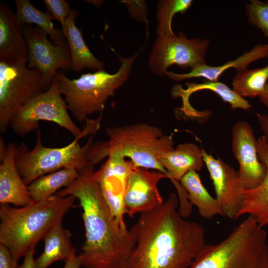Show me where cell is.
Returning <instances> with one entry per match:
<instances>
[{
  "label": "cell",
  "instance_id": "obj_1",
  "mask_svg": "<svg viewBox=\"0 0 268 268\" xmlns=\"http://www.w3.org/2000/svg\"><path fill=\"white\" fill-rule=\"evenodd\" d=\"M177 195L140 215L136 244L127 268H189L206 245L203 227L180 214Z\"/></svg>",
  "mask_w": 268,
  "mask_h": 268
},
{
  "label": "cell",
  "instance_id": "obj_2",
  "mask_svg": "<svg viewBox=\"0 0 268 268\" xmlns=\"http://www.w3.org/2000/svg\"><path fill=\"white\" fill-rule=\"evenodd\" d=\"M93 167L55 195L77 199L82 209L85 241L78 255L85 268H127L136 244L134 228L123 230L106 203Z\"/></svg>",
  "mask_w": 268,
  "mask_h": 268
},
{
  "label": "cell",
  "instance_id": "obj_3",
  "mask_svg": "<svg viewBox=\"0 0 268 268\" xmlns=\"http://www.w3.org/2000/svg\"><path fill=\"white\" fill-rule=\"evenodd\" d=\"M75 198L55 195L41 201L21 207L0 206V244L6 247L18 261L30 251L57 224L62 222L74 206Z\"/></svg>",
  "mask_w": 268,
  "mask_h": 268
},
{
  "label": "cell",
  "instance_id": "obj_4",
  "mask_svg": "<svg viewBox=\"0 0 268 268\" xmlns=\"http://www.w3.org/2000/svg\"><path fill=\"white\" fill-rule=\"evenodd\" d=\"M36 131V141L32 149L29 150L26 145L21 144L16 149V167L27 186L42 176L63 169L79 171L93 167L108 157V141H94L95 133L82 146L79 140L86 136L84 135L64 146L48 147L42 143L40 129Z\"/></svg>",
  "mask_w": 268,
  "mask_h": 268
},
{
  "label": "cell",
  "instance_id": "obj_5",
  "mask_svg": "<svg viewBox=\"0 0 268 268\" xmlns=\"http://www.w3.org/2000/svg\"><path fill=\"white\" fill-rule=\"evenodd\" d=\"M189 268H268L267 233L248 215L223 240L205 245Z\"/></svg>",
  "mask_w": 268,
  "mask_h": 268
},
{
  "label": "cell",
  "instance_id": "obj_6",
  "mask_svg": "<svg viewBox=\"0 0 268 268\" xmlns=\"http://www.w3.org/2000/svg\"><path fill=\"white\" fill-rule=\"evenodd\" d=\"M138 54L129 58L117 54L121 65L112 74L102 70L81 74L78 78L70 79L63 69L57 72L55 76L60 91L74 119L83 122L92 114L102 113L108 100L129 78Z\"/></svg>",
  "mask_w": 268,
  "mask_h": 268
},
{
  "label": "cell",
  "instance_id": "obj_7",
  "mask_svg": "<svg viewBox=\"0 0 268 268\" xmlns=\"http://www.w3.org/2000/svg\"><path fill=\"white\" fill-rule=\"evenodd\" d=\"M106 132L109 154L128 157L135 168L155 169L167 175L159 159L162 153L174 148V141L161 129L137 123L108 128Z\"/></svg>",
  "mask_w": 268,
  "mask_h": 268
},
{
  "label": "cell",
  "instance_id": "obj_8",
  "mask_svg": "<svg viewBox=\"0 0 268 268\" xmlns=\"http://www.w3.org/2000/svg\"><path fill=\"white\" fill-rule=\"evenodd\" d=\"M67 103L59 90L55 76L50 88L29 100L13 114L9 123L13 132L24 136L36 131L40 121L55 123L68 131L75 138L96 133L100 125L94 120H88L81 130L73 122L68 112Z\"/></svg>",
  "mask_w": 268,
  "mask_h": 268
},
{
  "label": "cell",
  "instance_id": "obj_9",
  "mask_svg": "<svg viewBox=\"0 0 268 268\" xmlns=\"http://www.w3.org/2000/svg\"><path fill=\"white\" fill-rule=\"evenodd\" d=\"M23 64L0 62V132L5 133L15 112L45 92L42 75Z\"/></svg>",
  "mask_w": 268,
  "mask_h": 268
},
{
  "label": "cell",
  "instance_id": "obj_10",
  "mask_svg": "<svg viewBox=\"0 0 268 268\" xmlns=\"http://www.w3.org/2000/svg\"><path fill=\"white\" fill-rule=\"evenodd\" d=\"M210 42L207 39L188 38L182 32L157 37L148 63L152 73L165 76L169 67L176 65L191 69L205 63V57Z\"/></svg>",
  "mask_w": 268,
  "mask_h": 268
},
{
  "label": "cell",
  "instance_id": "obj_11",
  "mask_svg": "<svg viewBox=\"0 0 268 268\" xmlns=\"http://www.w3.org/2000/svg\"><path fill=\"white\" fill-rule=\"evenodd\" d=\"M21 30L28 48L27 67L40 71L46 91L59 69H72L70 53L53 44L48 40V35L37 26L23 25Z\"/></svg>",
  "mask_w": 268,
  "mask_h": 268
},
{
  "label": "cell",
  "instance_id": "obj_12",
  "mask_svg": "<svg viewBox=\"0 0 268 268\" xmlns=\"http://www.w3.org/2000/svg\"><path fill=\"white\" fill-rule=\"evenodd\" d=\"M133 163L115 154H109L106 161L94 172L103 196L121 228L128 230L124 221V198Z\"/></svg>",
  "mask_w": 268,
  "mask_h": 268
},
{
  "label": "cell",
  "instance_id": "obj_13",
  "mask_svg": "<svg viewBox=\"0 0 268 268\" xmlns=\"http://www.w3.org/2000/svg\"><path fill=\"white\" fill-rule=\"evenodd\" d=\"M231 134L232 151L239 164L238 172L243 188H254L261 184L266 172L259 157L254 130L247 122L239 121L233 126Z\"/></svg>",
  "mask_w": 268,
  "mask_h": 268
},
{
  "label": "cell",
  "instance_id": "obj_14",
  "mask_svg": "<svg viewBox=\"0 0 268 268\" xmlns=\"http://www.w3.org/2000/svg\"><path fill=\"white\" fill-rule=\"evenodd\" d=\"M204 164L212 181L224 216L230 219L239 218L243 202V189L238 172L218 156L214 157L201 148Z\"/></svg>",
  "mask_w": 268,
  "mask_h": 268
},
{
  "label": "cell",
  "instance_id": "obj_15",
  "mask_svg": "<svg viewBox=\"0 0 268 268\" xmlns=\"http://www.w3.org/2000/svg\"><path fill=\"white\" fill-rule=\"evenodd\" d=\"M164 178L168 176L161 171L134 167L124 198L125 214L132 218L136 213L149 211L161 204L164 201L157 184Z\"/></svg>",
  "mask_w": 268,
  "mask_h": 268
},
{
  "label": "cell",
  "instance_id": "obj_16",
  "mask_svg": "<svg viewBox=\"0 0 268 268\" xmlns=\"http://www.w3.org/2000/svg\"><path fill=\"white\" fill-rule=\"evenodd\" d=\"M28 48L15 13L8 4L0 2V62L23 64L28 62Z\"/></svg>",
  "mask_w": 268,
  "mask_h": 268
},
{
  "label": "cell",
  "instance_id": "obj_17",
  "mask_svg": "<svg viewBox=\"0 0 268 268\" xmlns=\"http://www.w3.org/2000/svg\"><path fill=\"white\" fill-rule=\"evenodd\" d=\"M16 147L14 143L9 142L5 154L0 159V203L21 207L33 202L27 186L16 167Z\"/></svg>",
  "mask_w": 268,
  "mask_h": 268
},
{
  "label": "cell",
  "instance_id": "obj_18",
  "mask_svg": "<svg viewBox=\"0 0 268 268\" xmlns=\"http://www.w3.org/2000/svg\"><path fill=\"white\" fill-rule=\"evenodd\" d=\"M268 58V44H258L250 51L235 60L230 61L218 66H211L206 63L197 66L186 73H176L167 71L165 76L170 79L180 81L192 78H204L211 81H219L218 79L226 70L234 68L237 71L247 69L252 63L258 60Z\"/></svg>",
  "mask_w": 268,
  "mask_h": 268
},
{
  "label": "cell",
  "instance_id": "obj_19",
  "mask_svg": "<svg viewBox=\"0 0 268 268\" xmlns=\"http://www.w3.org/2000/svg\"><path fill=\"white\" fill-rule=\"evenodd\" d=\"M257 148L259 159L266 169V175L257 187L241 190L243 202L239 217L246 214L252 215L263 227L268 224V144L262 135L257 139Z\"/></svg>",
  "mask_w": 268,
  "mask_h": 268
},
{
  "label": "cell",
  "instance_id": "obj_20",
  "mask_svg": "<svg viewBox=\"0 0 268 268\" xmlns=\"http://www.w3.org/2000/svg\"><path fill=\"white\" fill-rule=\"evenodd\" d=\"M186 89H184L180 84L175 85L171 89V95L174 98H182L183 105L180 108L181 110L189 117H196L199 113L191 106L189 98L193 93L200 90H209L216 94L223 101L230 105L232 110H250L252 108L251 104L247 100L219 81L206 80L201 83L186 82Z\"/></svg>",
  "mask_w": 268,
  "mask_h": 268
},
{
  "label": "cell",
  "instance_id": "obj_21",
  "mask_svg": "<svg viewBox=\"0 0 268 268\" xmlns=\"http://www.w3.org/2000/svg\"><path fill=\"white\" fill-rule=\"evenodd\" d=\"M78 11L71 12L62 25V29L67 39L70 56L72 69L80 72L85 68L95 71L105 70L103 62L96 57L88 48L84 41L82 31L75 25Z\"/></svg>",
  "mask_w": 268,
  "mask_h": 268
},
{
  "label": "cell",
  "instance_id": "obj_22",
  "mask_svg": "<svg viewBox=\"0 0 268 268\" xmlns=\"http://www.w3.org/2000/svg\"><path fill=\"white\" fill-rule=\"evenodd\" d=\"M159 160L168 178L178 182L189 171L201 170L204 164L201 148L192 142L179 144L162 153Z\"/></svg>",
  "mask_w": 268,
  "mask_h": 268
},
{
  "label": "cell",
  "instance_id": "obj_23",
  "mask_svg": "<svg viewBox=\"0 0 268 268\" xmlns=\"http://www.w3.org/2000/svg\"><path fill=\"white\" fill-rule=\"evenodd\" d=\"M70 232L65 228L62 222L52 228L43 239L42 253L34 262L35 268H48L58 261L65 262L75 255L76 250L71 241Z\"/></svg>",
  "mask_w": 268,
  "mask_h": 268
},
{
  "label": "cell",
  "instance_id": "obj_24",
  "mask_svg": "<svg viewBox=\"0 0 268 268\" xmlns=\"http://www.w3.org/2000/svg\"><path fill=\"white\" fill-rule=\"evenodd\" d=\"M15 15L19 24H34L49 36L53 43L70 53L68 45L62 29L56 28L52 15L47 11L37 9L28 0H15Z\"/></svg>",
  "mask_w": 268,
  "mask_h": 268
},
{
  "label": "cell",
  "instance_id": "obj_25",
  "mask_svg": "<svg viewBox=\"0 0 268 268\" xmlns=\"http://www.w3.org/2000/svg\"><path fill=\"white\" fill-rule=\"evenodd\" d=\"M180 182L187 193L189 201L197 207L201 216L210 219L215 215L224 216L218 201L205 188L197 171H189Z\"/></svg>",
  "mask_w": 268,
  "mask_h": 268
},
{
  "label": "cell",
  "instance_id": "obj_26",
  "mask_svg": "<svg viewBox=\"0 0 268 268\" xmlns=\"http://www.w3.org/2000/svg\"><path fill=\"white\" fill-rule=\"evenodd\" d=\"M78 174L76 169L65 168L36 179L27 186L32 202L49 199L62 188L71 184Z\"/></svg>",
  "mask_w": 268,
  "mask_h": 268
},
{
  "label": "cell",
  "instance_id": "obj_27",
  "mask_svg": "<svg viewBox=\"0 0 268 268\" xmlns=\"http://www.w3.org/2000/svg\"><path fill=\"white\" fill-rule=\"evenodd\" d=\"M268 82V65L261 68L237 71L232 80V89L240 96L254 98L262 96Z\"/></svg>",
  "mask_w": 268,
  "mask_h": 268
},
{
  "label": "cell",
  "instance_id": "obj_28",
  "mask_svg": "<svg viewBox=\"0 0 268 268\" xmlns=\"http://www.w3.org/2000/svg\"><path fill=\"white\" fill-rule=\"evenodd\" d=\"M192 0H160L157 4V23L156 33L157 37L173 34L172 21L177 13H185L190 8Z\"/></svg>",
  "mask_w": 268,
  "mask_h": 268
},
{
  "label": "cell",
  "instance_id": "obj_29",
  "mask_svg": "<svg viewBox=\"0 0 268 268\" xmlns=\"http://www.w3.org/2000/svg\"><path fill=\"white\" fill-rule=\"evenodd\" d=\"M248 20L268 38V1L251 0L245 6Z\"/></svg>",
  "mask_w": 268,
  "mask_h": 268
},
{
  "label": "cell",
  "instance_id": "obj_30",
  "mask_svg": "<svg viewBox=\"0 0 268 268\" xmlns=\"http://www.w3.org/2000/svg\"><path fill=\"white\" fill-rule=\"evenodd\" d=\"M43 2L53 19L59 21L61 25L65 23L72 10L69 3L65 0H44Z\"/></svg>",
  "mask_w": 268,
  "mask_h": 268
},
{
  "label": "cell",
  "instance_id": "obj_31",
  "mask_svg": "<svg viewBox=\"0 0 268 268\" xmlns=\"http://www.w3.org/2000/svg\"><path fill=\"white\" fill-rule=\"evenodd\" d=\"M121 2L126 5L129 14L133 19L140 22L147 21L148 8L144 0H125Z\"/></svg>",
  "mask_w": 268,
  "mask_h": 268
},
{
  "label": "cell",
  "instance_id": "obj_32",
  "mask_svg": "<svg viewBox=\"0 0 268 268\" xmlns=\"http://www.w3.org/2000/svg\"><path fill=\"white\" fill-rule=\"evenodd\" d=\"M174 184L178 193L179 201V212L181 215L186 218L189 216L192 211V204L189 201L187 193L180 182L171 180Z\"/></svg>",
  "mask_w": 268,
  "mask_h": 268
},
{
  "label": "cell",
  "instance_id": "obj_33",
  "mask_svg": "<svg viewBox=\"0 0 268 268\" xmlns=\"http://www.w3.org/2000/svg\"><path fill=\"white\" fill-rule=\"evenodd\" d=\"M18 261L12 257L8 249L0 244V268H18Z\"/></svg>",
  "mask_w": 268,
  "mask_h": 268
},
{
  "label": "cell",
  "instance_id": "obj_34",
  "mask_svg": "<svg viewBox=\"0 0 268 268\" xmlns=\"http://www.w3.org/2000/svg\"><path fill=\"white\" fill-rule=\"evenodd\" d=\"M256 115L265 137L268 144V114L256 113Z\"/></svg>",
  "mask_w": 268,
  "mask_h": 268
},
{
  "label": "cell",
  "instance_id": "obj_35",
  "mask_svg": "<svg viewBox=\"0 0 268 268\" xmlns=\"http://www.w3.org/2000/svg\"><path fill=\"white\" fill-rule=\"evenodd\" d=\"M35 250H32L28 253L23 258L22 264L18 266V268H34V254Z\"/></svg>",
  "mask_w": 268,
  "mask_h": 268
},
{
  "label": "cell",
  "instance_id": "obj_36",
  "mask_svg": "<svg viewBox=\"0 0 268 268\" xmlns=\"http://www.w3.org/2000/svg\"><path fill=\"white\" fill-rule=\"evenodd\" d=\"M81 263L78 256L74 255L66 261L63 268H80Z\"/></svg>",
  "mask_w": 268,
  "mask_h": 268
},
{
  "label": "cell",
  "instance_id": "obj_37",
  "mask_svg": "<svg viewBox=\"0 0 268 268\" xmlns=\"http://www.w3.org/2000/svg\"><path fill=\"white\" fill-rule=\"evenodd\" d=\"M260 102L266 107L268 108V82L266 85L264 94L260 97Z\"/></svg>",
  "mask_w": 268,
  "mask_h": 268
},
{
  "label": "cell",
  "instance_id": "obj_38",
  "mask_svg": "<svg viewBox=\"0 0 268 268\" xmlns=\"http://www.w3.org/2000/svg\"><path fill=\"white\" fill-rule=\"evenodd\" d=\"M7 145H6L4 141L1 136L0 137V159H1L5 154L6 150Z\"/></svg>",
  "mask_w": 268,
  "mask_h": 268
},
{
  "label": "cell",
  "instance_id": "obj_39",
  "mask_svg": "<svg viewBox=\"0 0 268 268\" xmlns=\"http://www.w3.org/2000/svg\"></svg>",
  "mask_w": 268,
  "mask_h": 268
}]
</instances>
